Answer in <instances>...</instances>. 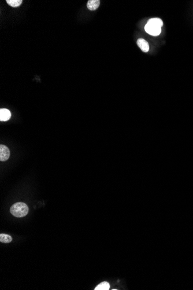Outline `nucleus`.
<instances>
[{
  "mask_svg": "<svg viewBox=\"0 0 193 290\" xmlns=\"http://www.w3.org/2000/svg\"><path fill=\"white\" fill-rule=\"evenodd\" d=\"M28 207L23 202H17L11 207V213L17 218L24 217L28 213Z\"/></svg>",
  "mask_w": 193,
  "mask_h": 290,
  "instance_id": "f257e3e1",
  "label": "nucleus"
},
{
  "mask_svg": "<svg viewBox=\"0 0 193 290\" xmlns=\"http://www.w3.org/2000/svg\"><path fill=\"white\" fill-rule=\"evenodd\" d=\"M145 29L146 32L153 36H157L161 33V27L149 22L145 26Z\"/></svg>",
  "mask_w": 193,
  "mask_h": 290,
  "instance_id": "f03ea898",
  "label": "nucleus"
},
{
  "mask_svg": "<svg viewBox=\"0 0 193 290\" xmlns=\"http://www.w3.org/2000/svg\"><path fill=\"white\" fill-rule=\"evenodd\" d=\"M10 157V151L7 146L0 145V161H6Z\"/></svg>",
  "mask_w": 193,
  "mask_h": 290,
  "instance_id": "7ed1b4c3",
  "label": "nucleus"
},
{
  "mask_svg": "<svg viewBox=\"0 0 193 290\" xmlns=\"http://www.w3.org/2000/svg\"><path fill=\"white\" fill-rule=\"evenodd\" d=\"M137 45L144 52H148L149 51V45L148 42L144 39L139 38L137 40Z\"/></svg>",
  "mask_w": 193,
  "mask_h": 290,
  "instance_id": "20e7f679",
  "label": "nucleus"
},
{
  "mask_svg": "<svg viewBox=\"0 0 193 290\" xmlns=\"http://www.w3.org/2000/svg\"><path fill=\"white\" fill-rule=\"evenodd\" d=\"M11 113L10 111L6 109H0V121H7L11 118Z\"/></svg>",
  "mask_w": 193,
  "mask_h": 290,
  "instance_id": "39448f33",
  "label": "nucleus"
},
{
  "mask_svg": "<svg viewBox=\"0 0 193 290\" xmlns=\"http://www.w3.org/2000/svg\"><path fill=\"white\" fill-rule=\"evenodd\" d=\"M100 5V0H89L87 4V7L90 11H95Z\"/></svg>",
  "mask_w": 193,
  "mask_h": 290,
  "instance_id": "423d86ee",
  "label": "nucleus"
},
{
  "mask_svg": "<svg viewBox=\"0 0 193 290\" xmlns=\"http://www.w3.org/2000/svg\"><path fill=\"white\" fill-rule=\"evenodd\" d=\"M12 238L7 234H0V242L4 243H9L12 242Z\"/></svg>",
  "mask_w": 193,
  "mask_h": 290,
  "instance_id": "0eeeda50",
  "label": "nucleus"
},
{
  "mask_svg": "<svg viewBox=\"0 0 193 290\" xmlns=\"http://www.w3.org/2000/svg\"><path fill=\"white\" fill-rule=\"evenodd\" d=\"M110 288V284L106 282L101 283L95 288V290H108Z\"/></svg>",
  "mask_w": 193,
  "mask_h": 290,
  "instance_id": "6e6552de",
  "label": "nucleus"
},
{
  "mask_svg": "<svg viewBox=\"0 0 193 290\" xmlns=\"http://www.w3.org/2000/svg\"><path fill=\"white\" fill-rule=\"evenodd\" d=\"M23 2L22 0H7V2L12 7H17L20 6Z\"/></svg>",
  "mask_w": 193,
  "mask_h": 290,
  "instance_id": "1a4fd4ad",
  "label": "nucleus"
},
{
  "mask_svg": "<svg viewBox=\"0 0 193 290\" xmlns=\"http://www.w3.org/2000/svg\"><path fill=\"white\" fill-rule=\"evenodd\" d=\"M149 23H153V24H156V25H157L159 27H161L163 25V22L161 20V19H159V18H153V19H150V20L148 21Z\"/></svg>",
  "mask_w": 193,
  "mask_h": 290,
  "instance_id": "9d476101",
  "label": "nucleus"
}]
</instances>
